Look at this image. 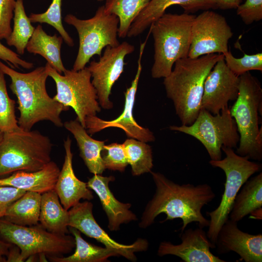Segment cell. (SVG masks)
<instances>
[{
  "mask_svg": "<svg viewBox=\"0 0 262 262\" xmlns=\"http://www.w3.org/2000/svg\"><path fill=\"white\" fill-rule=\"evenodd\" d=\"M156 186L155 193L148 202L139 224L146 229L151 226L161 213L166 215L162 222L180 218L182 221L181 232L188 225L196 222L199 227H208L209 220L202 214L203 207L215 197L208 184L180 185L159 172H150Z\"/></svg>",
  "mask_w": 262,
  "mask_h": 262,
  "instance_id": "6da1fadb",
  "label": "cell"
},
{
  "mask_svg": "<svg viewBox=\"0 0 262 262\" xmlns=\"http://www.w3.org/2000/svg\"><path fill=\"white\" fill-rule=\"evenodd\" d=\"M0 70L11 80L9 86L17 98L19 116L18 126L30 131L37 123L48 121L57 127H62L61 115L69 108L55 100L48 94L46 81L49 77L45 66H40L28 73L16 71L0 60Z\"/></svg>",
  "mask_w": 262,
  "mask_h": 262,
  "instance_id": "7a4b0ae2",
  "label": "cell"
},
{
  "mask_svg": "<svg viewBox=\"0 0 262 262\" xmlns=\"http://www.w3.org/2000/svg\"><path fill=\"white\" fill-rule=\"evenodd\" d=\"M222 53H212L196 58L178 60L170 74L164 78L167 98L173 103L182 125H190L200 110L205 81Z\"/></svg>",
  "mask_w": 262,
  "mask_h": 262,
  "instance_id": "3957f363",
  "label": "cell"
},
{
  "mask_svg": "<svg viewBox=\"0 0 262 262\" xmlns=\"http://www.w3.org/2000/svg\"><path fill=\"white\" fill-rule=\"evenodd\" d=\"M239 94L230 108L240 135L236 153L249 159L262 160V88L249 71L239 76Z\"/></svg>",
  "mask_w": 262,
  "mask_h": 262,
  "instance_id": "277c9868",
  "label": "cell"
},
{
  "mask_svg": "<svg viewBox=\"0 0 262 262\" xmlns=\"http://www.w3.org/2000/svg\"><path fill=\"white\" fill-rule=\"evenodd\" d=\"M195 16L187 13H164L150 26L154 48L152 78L167 77L176 61L188 57Z\"/></svg>",
  "mask_w": 262,
  "mask_h": 262,
  "instance_id": "5b68a950",
  "label": "cell"
},
{
  "mask_svg": "<svg viewBox=\"0 0 262 262\" xmlns=\"http://www.w3.org/2000/svg\"><path fill=\"white\" fill-rule=\"evenodd\" d=\"M53 144L37 130L18 128L4 132L0 146V178L24 171L35 172L51 161Z\"/></svg>",
  "mask_w": 262,
  "mask_h": 262,
  "instance_id": "8992f818",
  "label": "cell"
},
{
  "mask_svg": "<svg viewBox=\"0 0 262 262\" xmlns=\"http://www.w3.org/2000/svg\"><path fill=\"white\" fill-rule=\"evenodd\" d=\"M222 151L226 155L224 159L209 162L212 166L221 169L226 175L224 191L218 206L207 213L210 217L207 235L215 245L220 229L229 219L234 200L241 188L252 175L262 169L261 164L249 161L247 156L237 154L233 148L222 147Z\"/></svg>",
  "mask_w": 262,
  "mask_h": 262,
  "instance_id": "52a82bcc",
  "label": "cell"
},
{
  "mask_svg": "<svg viewBox=\"0 0 262 262\" xmlns=\"http://www.w3.org/2000/svg\"><path fill=\"white\" fill-rule=\"evenodd\" d=\"M64 20L74 26L79 35V50L73 66L75 71L84 68L94 55L101 56L104 48L120 44L117 38L119 19L107 12L104 5L99 7L94 16L89 19H81L68 14Z\"/></svg>",
  "mask_w": 262,
  "mask_h": 262,
  "instance_id": "ba28073f",
  "label": "cell"
},
{
  "mask_svg": "<svg viewBox=\"0 0 262 262\" xmlns=\"http://www.w3.org/2000/svg\"><path fill=\"white\" fill-rule=\"evenodd\" d=\"M169 129L196 139L204 146L211 160L213 161L222 159V147L236 148L240 140L237 127L229 106L217 115L200 109L191 125L171 126Z\"/></svg>",
  "mask_w": 262,
  "mask_h": 262,
  "instance_id": "9c48e42d",
  "label": "cell"
},
{
  "mask_svg": "<svg viewBox=\"0 0 262 262\" xmlns=\"http://www.w3.org/2000/svg\"><path fill=\"white\" fill-rule=\"evenodd\" d=\"M0 238L20 249L22 262L34 254L62 256L75 247V240L71 235L49 232L40 224L23 226L3 218L0 219Z\"/></svg>",
  "mask_w": 262,
  "mask_h": 262,
  "instance_id": "30bf717a",
  "label": "cell"
},
{
  "mask_svg": "<svg viewBox=\"0 0 262 262\" xmlns=\"http://www.w3.org/2000/svg\"><path fill=\"white\" fill-rule=\"evenodd\" d=\"M45 67L56 84V94L53 99L66 107L72 108L77 115L76 119L85 128L86 118L95 116L101 111L87 67L78 71L66 69L64 75L48 63Z\"/></svg>",
  "mask_w": 262,
  "mask_h": 262,
  "instance_id": "8fae6325",
  "label": "cell"
},
{
  "mask_svg": "<svg viewBox=\"0 0 262 262\" xmlns=\"http://www.w3.org/2000/svg\"><path fill=\"white\" fill-rule=\"evenodd\" d=\"M191 43L188 57L222 53L229 51L228 42L233 35L224 16L212 11L206 10L196 16L193 21Z\"/></svg>",
  "mask_w": 262,
  "mask_h": 262,
  "instance_id": "7c38bea8",
  "label": "cell"
},
{
  "mask_svg": "<svg viewBox=\"0 0 262 262\" xmlns=\"http://www.w3.org/2000/svg\"><path fill=\"white\" fill-rule=\"evenodd\" d=\"M134 47L124 41L115 47L107 46L98 61H92L87 67L97 93L100 106L105 109L113 108L109 99L112 88L123 73L126 55L133 52Z\"/></svg>",
  "mask_w": 262,
  "mask_h": 262,
  "instance_id": "4fadbf2b",
  "label": "cell"
},
{
  "mask_svg": "<svg viewBox=\"0 0 262 262\" xmlns=\"http://www.w3.org/2000/svg\"><path fill=\"white\" fill-rule=\"evenodd\" d=\"M147 39L140 44L136 73L131 86L124 93L125 101L122 114L117 118L111 121L103 120L96 115L87 117L85 119V129H88L89 134H93L107 128L115 127L122 129L127 136L131 138L145 143L155 140L153 132L148 129L140 126L133 118L132 113L142 70V59Z\"/></svg>",
  "mask_w": 262,
  "mask_h": 262,
  "instance_id": "5bb4252c",
  "label": "cell"
},
{
  "mask_svg": "<svg viewBox=\"0 0 262 262\" xmlns=\"http://www.w3.org/2000/svg\"><path fill=\"white\" fill-rule=\"evenodd\" d=\"M93 204L85 201L79 202L69 210V227L78 229L87 236L96 239L106 248L113 249L128 260L135 262V252L146 251L148 246L147 240L138 238L131 245L120 244L113 240L98 224L93 214Z\"/></svg>",
  "mask_w": 262,
  "mask_h": 262,
  "instance_id": "9a60e30c",
  "label": "cell"
},
{
  "mask_svg": "<svg viewBox=\"0 0 262 262\" xmlns=\"http://www.w3.org/2000/svg\"><path fill=\"white\" fill-rule=\"evenodd\" d=\"M239 81V77L227 66L224 56L215 64L205 81L200 109L213 115L219 114L229 106V101L237 98Z\"/></svg>",
  "mask_w": 262,
  "mask_h": 262,
  "instance_id": "2e32d148",
  "label": "cell"
},
{
  "mask_svg": "<svg viewBox=\"0 0 262 262\" xmlns=\"http://www.w3.org/2000/svg\"><path fill=\"white\" fill-rule=\"evenodd\" d=\"M180 238L181 243L178 245L170 242H161L158 255H174L184 262H226L212 253L210 249L216 246L210 241L202 228L198 227L195 229H185Z\"/></svg>",
  "mask_w": 262,
  "mask_h": 262,
  "instance_id": "e0dca14e",
  "label": "cell"
},
{
  "mask_svg": "<svg viewBox=\"0 0 262 262\" xmlns=\"http://www.w3.org/2000/svg\"><path fill=\"white\" fill-rule=\"evenodd\" d=\"M215 246L219 254L237 253L245 262H262V234L240 230L237 223L229 219L220 229Z\"/></svg>",
  "mask_w": 262,
  "mask_h": 262,
  "instance_id": "ac0fdd59",
  "label": "cell"
},
{
  "mask_svg": "<svg viewBox=\"0 0 262 262\" xmlns=\"http://www.w3.org/2000/svg\"><path fill=\"white\" fill-rule=\"evenodd\" d=\"M71 142L69 136L64 140V162L54 187L61 204L66 210H69L82 199L90 200L94 197L87 183L78 179L74 173Z\"/></svg>",
  "mask_w": 262,
  "mask_h": 262,
  "instance_id": "d6986e66",
  "label": "cell"
},
{
  "mask_svg": "<svg viewBox=\"0 0 262 262\" xmlns=\"http://www.w3.org/2000/svg\"><path fill=\"white\" fill-rule=\"evenodd\" d=\"M115 180L112 176L103 177L95 174L87 182V187L99 197L108 218V228L111 231L119 229L122 224L137 220L136 215L130 210L131 204L119 201L111 191L109 184Z\"/></svg>",
  "mask_w": 262,
  "mask_h": 262,
  "instance_id": "ffe728a7",
  "label": "cell"
},
{
  "mask_svg": "<svg viewBox=\"0 0 262 262\" xmlns=\"http://www.w3.org/2000/svg\"><path fill=\"white\" fill-rule=\"evenodd\" d=\"M174 5L181 6L187 12L216 8L214 0H151L132 22L127 36L130 38L141 34L163 15L167 8Z\"/></svg>",
  "mask_w": 262,
  "mask_h": 262,
  "instance_id": "44dd1931",
  "label": "cell"
},
{
  "mask_svg": "<svg viewBox=\"0 0 262 262\" xmlns=\"http://www.w3.org/2000/svg\"><path fill=\"white\" fill-rule=\"evenodd\" d=\"M60 170L51 161L42 169L35 172L16 171L0 178V186H11L40 194L54 189Z\"/></svg>",
  "mask_w": 262,
  "mask_h": 262,
  "instance_id": "7402d4cb",
  "label": "cell"
},
{
  "mask_svg": "<svg viewBox=\"0 0 262 262\" xmlns=\"http://www.w3.org/2000/svg\"><path fill=\"white\" fill-rule=\"evenodd\" d=\"M63 126L74 137L80 155L89 172L94 175H101L106 169L101 157L104 141L92 138L77 119L65 122Z\"/></svg>",
  "mask_w": 262,
  "mask_h": 262,
  "instance_id": "603a6c76",
  "label": "cell"
},
{
  "mask_svg": "<svg viewBox=\"0 0 262 262\" xmlns=\"http://www.w3.org/2000/svg\"><path fill=\"white\" fill-rule=\"evenodd\" d=\"M39 221L49 232L60 234L70 232L68 210L61 204L54 189L41 194Z\"/></svg>",
  "mask_w": 262,
  "mask_h": 262,
  "instance_id": "cb8c5ba5",
  "label": "cell"
},
{
  "mask_svg": "<svg viewBox=\"0 0 262 262\" xmlns=\"http://www.w3.org/2000/svg\"><path fill=\"white\" fill-rule=\"evenodd\" d=\"M63 39L56 34L48 35L41 25L35 29L29 40L26 49L34 54H39L45 58L47 63L60 74L66 69L64 66L61 56V48Z\"/></svg>",
  "mask_w": 262,
  "mask_h": 262,
  "instance_id": "d4e9b609",
  "label": "cell"
},
{
  "mask_svg": "<svg viewBox=\"0 0 262 262\" xmlns=\"http://www.w3.org/2000/svg\"><path fill=\"white\" fill-rule=\"evenodd\" d=\"M242 187L229 215V219L237 223L262 207V173L248 180Z\"/></svg>",
  "mask_w": 262,
  "mask_h": 262,
  "instance_id": "484cf974",
  "label": "cell"
},
{
  "mask_svg": "<svg viewBox=\"0 0 262 262\" xmlns=\"http://www.w3.org/2000/svg\"><path fill=\"white\" fill-rule=\"evenodd\" d=\"M41 199V194L26 191L10 206L3 218L23 226L38 224Z\"/></svg>",
  "mask_w": 262,
  "mask_h": 262,
  "instance_id": "4316f807",
  "label": "cell"
},
{
  "mask_svg": "<svg viewBox=\"0 0 262 262\" xmlns=\"http://www.w3.org/2000/svg\"><path fill=\"white\" fill-rule=\"evenodd\" d=\"M69 232L75 240V250L67 257L49 256L53 262H103L113 256H120L115 251L92 244L84 240L81 232L75 228L69 227Z\"/></svg>",
  "mask_w": 262,
  "mask_h": 262,
  "instance_id": "83f0119b",
  "label": "cell"
},
{
  "mask_svg": "<svg viewBox=\"0 0 262 262\" xmlns=\"http://www.w3.org/2000/svg\"><path fill=\"white\" fill-rule=\"evenodd\" d=\"M151 0H106L104 7L110 14L119 19L118 35L127 36L131 25Z\"/></svg>",
  "mask_w": 262,
  "mask_h": 262,
  "instance_id": "f1b7e54d",
  "label": "cell"
},
{
  "mask_svg": "<svg viewBox=\"0 0 262 262\" xmlns=\"http://www.w3.org/2000/svg\"><path fill=\"white\" fill-rule=\"evenodd\" d=\"M16 0L13 28L6 40L8 45L15 47L17 53L23 54L35 28L25 13L23 0Z\"/></svg>",
  "mask_w": 262,
  "mask_h": 262,
  "instance_id": "f546056e",
  "label": "cell"
},
{
  "mask_svg": "<svg viewBox=\"0 0 262 262\" xmlns=\"http://www.w3.org/2000/svg\"><path fill=\"white\" fill-rule=\"evenodd\" d=\"M123 145L133 176L151 171L153 165L152 149L149 145L133 138L127 139Z\"/></svg>",
  "mask_w": 262,
  "mask_h": 262,
  "instance_id": "4dcf8cb0",
  "label": "cell"
},
{
  "mask_svg": "<svg viewBox=\"0 0 262 262\" xmlns=\"http://www.w3.org/2000/svg\"><path fill=\"white\" fill-rule=\"evenodd\" d=\"M4 76L0 70V130L3 132L19 128L16 115V101L9 96Z\"/></svg>",
  "mask_w": 262,
  "mask_h": 262,
  "instance_id": "1f68e13d",
  "label": "cell"
},
{
  "mask_svg": "<svg viewBox=\"0 0 262 262\" xmlns=\"http://www.w3.org/2000/svg\"><path fill=\"white\" fill-rule=\"evenodd\" d=\"M62 0H52L47 10L41 14H31L29 19L31 22L47 23L53 27L60 33L64 41L70 47L74 46L73 39L63 26L61 15Z\"/></svg>",
  "mask_w": 262,
  "mask_h": 262,
  "instance_id": "d6a6232c",
  "label": "cell"
},
{
  "mask_svg": "<svg viewBox=\"0 0 262 262\" xmlns=\"http://www.w3.org/2000/svg\"><path fill=\"white\" fill-rule=\"evenodd\" d=\"M223 54L228 67L238 77L250 70L262 71V53L252 55L244 53L240 58L234 57L229 50Z\"/></svg>",
  "mask_w": 262,
  "mask_h": 262,
  "instance_id": "836d02e7",
  "label": "cell"
},
{
  "mask_svg": "<svg viewBox=\"0 0 262 262\" xmlns=\"http://www.w3.org/2000/svg\"><path fill=\"white\" fill-rule=\"evenodd\" d=\"M101 157L106 169L123 172L129 164L123 144L115 143L104 145Z\"/></svg>",
  "mask_w": 262,
  "mask_h": 262,
  "instance_id": "e575fe53",
  "label": "cell"
},
{
  "mask_svg": "<svg viewBox=\"0 0 262 262\" xmlns=\"http://www.w3.org/2000/svg\"><path fill=\"white\" fill-rule=\"evenodd\" d=\"M236 9L237 15L246 25L262 19V0H246Z\"/></svg>",
  "mask_w": 262,
  "mask_h": 262,
  "instance_id": "d590c367",
  "label": "cell"
},
{
  "mask_svg": "<svg viewBox=\"0 0 262 262\" xmlns=\"http://www.w3.org/2000/svg\"><path fill=\"white\" fill-rule=\"evenodd\" d=\"M16 0H0V41L6 39L12 32Z\"/></svg>",
  "mask_w": 262,
  "mask_h": 262,
  "instance_id": "8d00e7d4",
  "label": "cell"
},
{
  "mask_svg": "<svg viewBox=\"0 0 262 262\" xmlns=\"http://www.w3.org/2000/svg\"><path fill=\"white\" fill-rule=\"evenodd\" d=\"M26 192L11 186H0V219L4 217L10 206Z\"/></svg>",
  "mask_w": 262,
  "mask_h": 262,
  "instance_id": "74e56055",
  "label": "cell"
},
{
  "mask_svg": "<svg viewBox=\"0 0 262 262\" xmlns=\"http://www.w3.org/2000/svg\"><path fill=\"white\" fill-rule=\"evenodd\" d=\"M0 60H3L13 68H19L20 66L29 69L33 67V64L21 59L17 53L5 46L0 41Z\"/></svg>",
  "mask_w": 262,
  "mask_h": 262,
  "instance_id": "f35d334b",
  "label": "cell"
},
{
  "mask_svg": "<svg viewBox=\"0 0 262 262\" xmlns=\"http://www.w3.org/2000/svg\"><path fill=\"white\" fill-rule=\"evenodd\" d=\"M216 8L222 9L237 8L242 0H214Z\"/></svg>",
  "mask_w": 262,
  "mask_h": 262,
  "instance_id": "ab89813d",
  "label": "cell"
},
{
  "mask_svg": "<svg viewBox=\"0 0 262 262\" xmlns=\"http://www.w3.org/2000/svg\"><path fill=\"white\" fill-rule=\"evenodd\" d=\"M22 262L20 249L17 246L13 244L10 247L6 256V262Z\"/></svg>",
  "mask_w": 262,
  "mask_h": 262,
  "instance_id": "60d3db41",
  "label": "cell"
},
{
  "mask_svg": "<svg viewBox=\"0 0 262 262\" xmlns=\"http://www.w3.org/2000/svg\"><path fill=\"white\" fill-rule=\"evenodd\" d=\"M12 245L0 238V262H6V256Z\"/></svg>",
  "mask_w": 262,
  "mask_h": 262,
  "instance_id": "b9f144b4",
  "label": "cell"
},
{
  "mask_svg": "<svg viewBox=\"0 0 262 262\" xmlns=\"http://www.w3.org/2000/svg\"><path fill=\"white\" fill-rule=\"evenodd\" d=\"M262 208H260L258 209H256L251 212L250 214H251V217L252 218L261 219H262Z\"/></svg>",
  "mask_w": 262,
  "mask_h": 262,
  "instance_id": "7bdbcfd3",
  "label": "cell"
},
{
  "mask_svg": "<svg viewBox=\"0 0 262 262\" xmlns=\"http://www.w3.org/2000/svg\"><path fill=\"white\" fill-rule=\"evenodd\" d=\"M4 132L0 130V146L3 139Z\"/></svg>",
  "mask_w": 262,
  "mask_h": 262,
  "instance_id": "ee69618b",
  "label": "cell"
},
{
  "mask_svg": "<svg viewBox=\"0 0 262 262\" xmlns=\"http://www.w3.org/2000/svg\"><path fill=\"white\" fill-rule=\"evenodd\" d=\"M98 0V1H102L103 0Z\"/></svg>",
  "mask_w": 262,
  "mask_h": 262,
  "instance_id": "f6af8a7d",
  "label": "cell"
}]
</instances>
